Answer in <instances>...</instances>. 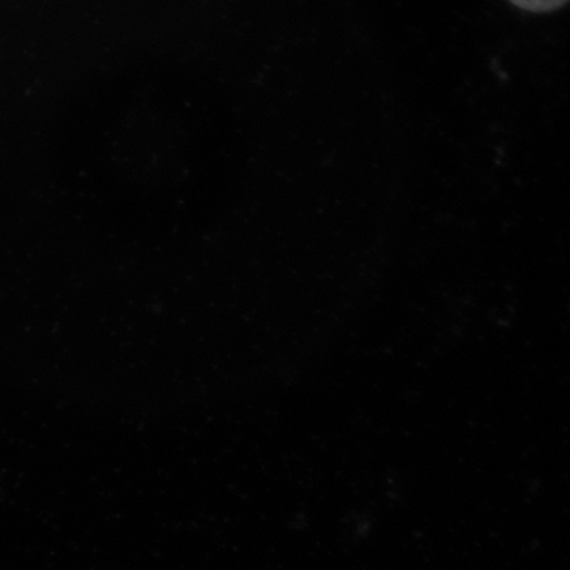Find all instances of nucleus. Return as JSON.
I'll return each instance as SVG.
<instances>
[{
    "mask_svg": "<svg viewBox=\"0 0 570 570\" xmlns=\"http://www.w3.org/2000/svg\"><path fill=\"white\" fill-rule=\"evenodd\" d=\"M510 2L528 11H551L560 9L568 0H510Z\"/></svg>",
    "mask_w": 570,
    "mask_h": 570,
    "instance_id": "obj_1",
    "label": "nucleus"
}]
</instances>
